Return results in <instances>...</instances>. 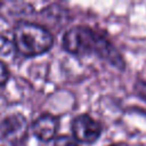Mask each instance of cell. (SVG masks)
I'll return each instance as SVG.
<instances>
[{
    "label": "cell",
    "mask_w": 146,
    "mask_h": 146,
    "mask_svg": "<svg viewBox=\"0 0 146 146\" xmlns=\"http://www.w3.org/2000/svg\"><path fill=\"white\" fill-rule=\"evenodd\" d=\"M63 47L66 51L84 56L95 54L117 68L124 67V60L113 43L100 32L88 26H74L63 35Z\"/></svg>",
    "instance_id": "obj_1"
},
{
    "label": "cell",
    "mask_w": 146,
    "mask_h": 146,
    "mask_svg": "<svg viewBox=\"0 0 146 146\" xmlns=\"http://www.w3.org/2000/svg\"><path fill=\"white\" fill-rule=\"evenodd\" d=\"M13 41L19 54L33 57L47 52L54 44V36L46 27L39 24L19 22L14 27Z\"/></svg>",
    "instance_id": "obj_2"
},
{
    "label": "cell",
    "mask_w": 146,
    "mask_h": 146,
    "mask_svg": "<svg viewBox=\"0 0 146 146\" xmlns=\"http://www.w3.org/2000/svg\"><path fill=\"white\" fill-rule=\"evenodd\" d=\"M27 121L21 113H11L5 116L0 123V133L6 143L16 146L21 144L27 133Z\"/></svg>",
    "instance_id": "obj_3"
},
{
    "label": "cell",
    "mask_w": 146,
    "mask_h": 146,
    "mask_svg": "<svg viewBox=\"0 0 146 146\" xmlns=\"http://www.w3.org/2000/svg\"><path fill=\"white\" fill-rule=\"evenodd\" d=\"M72 133L76 141L91 144L96 141L102 133V125L98 121L88 114H80L72 122Z\"/></svg>",
    "instance_id": "obj_4"
},
{
    "label": "cell",
    "mask_w": 146,
    "mask_h": 146,
    "mask_svg": "<svg viewBox=\"0 0 146 146\" xmlns=\"http://www.w3.org/2000/svg\"><path fill=\"white\" fill-rule=\"evenodd\" d=\"M58 127L59 121L57 116L50 113H43L33 122L32 132L38 139L42 141H49L56 136Z\"/></svg>",
    "instance_id": "obj_5"
},
{
    "label": "cell",
    "mask_w": 146,
    "mask_h": 146,
    "mask_svg": "<svg viewBox=\"0 0 146 146\" xmlns=\"http://www.w3.org/2000/svg\"><path fill=\"white\" fill-rule=\"evenodd\" d=\"M16 51L14 41L6 35H0V60L6 64L7 60L13 59Z\"/></svg>",
    "instance_id": "obj_6"
},
{
    "label": "cell",
    "mask_w": 146,
    "mask_h": 146,
    "mask_svg": "<svg viewBox=\"0 0 146 146\" xmlns=\"http://www.w3.org/2000/svg\"><path fill=\"white\" fill-rule=\"evenodd\" d=\"M55 146H78L76 140L70 136H59L55 140Z\"/></svg>",
    "instance_id": "obj_7"
},
{
    "label": "cell",
    "mask_w": 146,
    "mask_h": 146,
    "mask_svg": "<svg viewBox=\"0 0 146 146\" xmlns=\"http://www.w3.org/2000/svg\"><path fill=\"white\" fill-rule=\"evenodd\" d=\"M9 79V71L3 62L0 60V86L6 84V82Z\"/></svg>",
    "instance_id": "obj_8"
},
{
    "label": "cell",
    "mask_w": 146,
    "mask_h": 146,
    "mask_svg": "<svg viewBox=\"0 0 146 146\" xmlns=\"http://www.w3.org/2000/svg\"><path fill=\"white\" fill-rule=\"evenodd\" d=\"M136 91L137 94L144 98L146 100V81H141V82H138L136 84Z\"/></svg>",
    "instance_id": "obj_9"
},
{
    "label": "cell",
    "mask_w": 146,
    "mask_h": 146,
    "mask_svg": "<svg viewBox=\"0 0 146 146\" xmlns=\"http://www.w3.org/2000/svg\"><path fill=\"white\" fill-rule=\"evenodd\" d=\"M110 146H125L123 144H113V145H110Z\"/></svg>",
    "instance_id": "obj_10"
},
{
    "label": "cell",
    "mask_w": 146,
    "mask_h": 146,
    "mask_svg": "<svg viewBox=\"0 0 146 146\" xmlns=\"http://www.w3.org/2000/svg\"><path fill=\"white\" fill-rule=\"evenodd\" d=\"M1 102H2V99H1V96H0V105H1Z\"/></svg>",
    "instance_id": "obj_11"
},
{
    "label": "cell",
    "mask_w": 146,
    "mask_h": 146,
    "mask_svg": "<svg viewBox=\"0 0 146 146\" xmlns=\"http://www.w3.org/2000/svg\"><path fill=\"white\" fill-rule=\"evenodd\" d=\"M0 6H1V2H0Z\"/></svg>",
    "instance_id": "obj_12"
}]
</instances>
